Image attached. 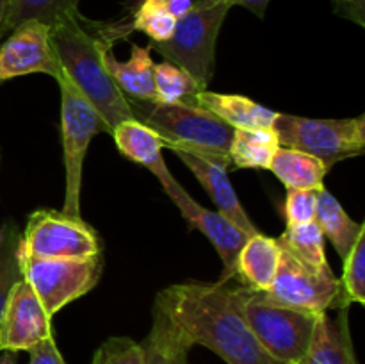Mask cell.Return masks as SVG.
I'll list each match as a JSON object with an SVG mask.
<instances>
[{"label": "cell", "instance_id": "1", "mask_svg": "<svg viewBox=\"0 0 365 364\" xmlns=\"http://www.w3.org/2000/svg\"><path fill=\"white\" fill-rule=\"evenodd\" d=\"M155 302L189 341L212 350L228 364H282L257 341L234 289L216 284H175L163 289Z\"/></svg>", "mask_w": 365, "mask_h": 364}, {"label": "cell", "instance_id": "2", "mask_svg": "<svg viewBox=\"0 0 365 364\" xmlns=\"http://www.w3.org/2000/svg\"><path fill=\"white\" fill-rule=\"evenodd\" d=\"M82 21V14L57 21L50 27V43L64 75L98 111L110 134L120 121L135 116L103 63V52L110 41L106 36L91 34Z\"/></svg>", "mask_w": 365, "mask_h": 364}, {"label": "cell", "instance_id": "3", "mask_svg": "<svg viewBox=\"0 0 365 364\" xmlns=\"http://www.w3.org/2000/svg\"><path fill=\"white\" fill-rule=\"evenodd\" d=\"M135 120L148 125L163 138L164 148L185 150L207 157L228 170L234 131L212 113L191 100L178 103L138 102L128 100Z\"/></svg>", "mask_w": 365, "mask_h": 364}, {"label": "cell", "instance_id": "4", "mask_svg": "<svg viewBox=\"0 0 365 364\" xmlns=\"http://www.w3.org/2000/svg\"><path fill=\"white\" fill-rule=\"evenodd\" d=\"M234 295L257 341L282 364H299L307 355L321 313L277 303L262 291L241 284Z\"/></svg>", "mask_w": 365, "mask_h": 364}, {"label": "cell", "instance_id": "5", "mask_svg": "<svg viewBox=\"0 0 365 364\" xmlns=\"http://www.w3.org/2000/svg\"><path fill=\"white\" fill-rule=\"evenodd\" d=\"M230 6L223 2L195 4L187 14L177 20L173 36L168 41L152 43L164 61L184 68L203 88H209L216 66V43L221 25Z\"/></svg>", "mask_w": 365, "mask_h": 364}, {"label": "cell", "instance_id": "6", "mask_svg": "<svg viewBox=\"0 0 365 364\" xmlns=\"http://www.w3.org/2000/svg\"><path fill=\"white\" fill-rule=\"evenodd\" d=\"M273 131L280 146L310 153L328 168L360 156L365 148V114L339 120H317L278 113L273 121Z\"/></svg>", "mask_w": 365, "mask_h": 364}, {"label": "cell", "instance_id": "7", "mask_svg": "<svg viewBox=\"0 0 365 364\" xmlns=\"http://www.w3.org/2000/svg\"><path fill=\"white\" fill-rule=\"evenodd\" d=\"M61 89V141L64 161V203L63 213L81 216L82 170L89 143L98 132H107L98 111L88 102L73 82L61 74L57 79Z\"/></svg>", "mask_w": 365, "mask_h": 364}, {"label": "cell", "instance_id": "8", "mask_svg": "<svg viewBox=\"0 0 365 364\" xmlns=\"http://www.w3.org/2000/svg\"><path fill=\"white\" fill-rule=\"evenodd\" d=\"M102 256L100 236L82 216L38 209L29 216L20 236V257L27 259H82Z\"/></svg>", "mask_w": 365, "mask_h": 364}, {"label": "cell", "instance_id": "9", "mask_svg": "<svg viewBox=\"0 0 365 364\" xmlns=\"http://www.w3.org/2000/svg\"><path fill=\"white\" fill-rule=\"evenodd\" d=\"M21 277L41 300L46 314L56 316L64 305L88 295L103 271V256L82 259H27L20 257Z\"/></svg>", "mask_w": 365, "mask_h": 364}, {"label": "cell", "instance_id": "10", "mask_svg": "<svg viewBox=\"0 0 365 364\" xmlns=\"http://www.w3.org/2000/svg\"><path fill=\"white\" fill-rule=\"evenodd\" d=\"M262 293L273 302L310 313H328L349 307L344 300L341 278L331 268L312 270L284 250L277 277L269 289Z\"/></svg>", "mask_w": 365, "mask_h": 364}, {"label": "cell", "instance_id": "11", "mask_svg": "<svg viewBox=\"0 0 365 364\" xmlns=\"http://www.w3.org/2000/svg\"><path fill=\"white\" fill-rule=\"evenodd\" d=\"M31 74H45L56 81L63 74L50 43V27L36 20L18 25L0 45V84Z\"/></svg>", "mask_w": 365, "mask_h": 364}, {"label": "cell", "instance_id": "12", "mask_svg": "<svg viewBox=\"0 0 365 364\" xmlns=\"http://www.w3.org/2000/svg\"><path fill=\"white\" fill-rule=\"evenodd\" d=\"M164 193L173 200L175 206L178 207L184 220L191 225L192 228L202 232L207 239L214 245L221 263H223V277L220 282L228 284L232 278H235V263L241 252L242 245L250 234L232 223L227 216H223L217 211H209L207 207L200 206L198 202L191 198L187 191L177 182V178L164 186Z\"/></svg>", "mask_w": 365, "mask_h": 364}, {"label": "cell", "instance_id": "13", "mask_svg": "<svg viewBox=\"0 0 365 364\" xmlns=\"http://www.w3.org/2000/svg\"><path fill=\"white\" fill-rule=\"evenodd\" d=\"M53 335L52 318L25 278L16 282L7 300L0 325V350L29 352L43 339Z\"/></svg>", "mask_w": 365, "mask_h": 364}, {"label": "cell", "instance_id": "14", "mask_svg": "<svg viewBox=\"0 0 365 364\" xmlns=\"http://www.w3.org/2000/svg\"><path fill=\"white\" fill-rule=\"evenodd\" d=\"M171 152L185 164V166L191 170V173L198 178L200 184L203 186L209 196L212 198V202L216 203L217 213H221L223 216H227L232 223L237 225L241 231H245L246 234L253 236L257 234V228L253 225V221L250 220V216L246 214L245 207L241 206L237 198V193L234 191L230 184V178H228V170L221 164L214 163V161L207 159V157L195 156V153H189L185 150L173 148Z\"/></svg>", "mask_w": 365, "mask_h": 364}, {"label": "cell", "instance_id": "15", "mask_svg": "<svg viewBox=\"0 0 365 364\" xmlns=\"http://www.w3.org/2000/svg\"><path fill=\"white\" fill-rule=\"evenodd\" d=\"M150 45H132L128 61H118L113 49H106L103 63L113 77L114 84L128 100L157 102L155 93V63L152 59Z\"/></svg>", "mask_w": 365, "mask_h": 364}, {"label": "cell", "instance_id": "16", "mask_svg": "<svg viewBox=\"0 0 365 364\" xmlns=\"http://www.w3.org/2000/svg\"><path fill=\"white\" fill-rule=\"evenodd\" d=\"M113 138L118 150L123 153L127 159L141 164L143 168L152 171L159 178L160 186H166L173 181V175L168 170L166 161L163 157V138L155 131L145 125L143 121L123 120L113 128Z\"/></svg>", "mask_w": 365, "mask_h": 364}, {"label": "cell", "instance_id": "17", "mask_svg": "<svg viewBox=\"0 0 365 364\" xmlns=\"http://www.w3.org/2000/svg\"><path fill=\"white\" fill-rule=\"evenodd\" d=\"M348 310L349 307H342L335 318L319 314L310 348L299 364H359Z\"/></svg>", "mask_w": 365, "mask_h": 364}, {"label": "cell", "instance_id": "18", "mask_svg": "<svg viewBox=\"0 0 365 364\" xmlns=\"http://www.w3.org/2000/svg\"><path fill=\"white\" fill-rule=\"evenodd\" d=\"M189 100L212 113L232 128H273V121L278 114L262 103L253 102L248 96L209 91V88L198 91Z\"/></svg>", "mask_w": 365, "mask_h": 364}, {"label": "cell", "instance_id": "19", "mask_svg": "<svg viewBox=\"0 0 365 364\" xmlns=\"http://www.w3.org/2000/svg\"><path fill=\"white\" fill-rule=\"evenodd\" d=\"M282 248L278 239L266 234L250 236L235 263V278L257 291H267L280 266Z\"/></svg>", "mask_w": 365, "mask_h": 364}, {"label": "cell", "instance_id": "20", "mask_svg": "<svg viewBox=\"0 0 365 364\" xmlns=\"http://www.w3.org/2000/svg\"><path fill=\"white\" fill-rule=\"evenodd\" d=\"M145 364H187L192 343L187 335L170 320L163 307L153 302L152 328L145 341Z\"/></svg>", "mask_w": 365, "mask_h": 364}, {"label": "cell", "instance_id": "21", "mask_svg": "<svg viewBox=\"0 0 365 364\" xmlns=\"http://www.w3.org/2000/svg\"><path fill=\"white\" fill-rule=\"evenodd\" d=\"M314 221L319 225L324 239H330L342 261L348 257L349 250L365 231V225L351 220L341 202L327 188H321L317 191V209Z\"/></svg>", "mask_w": 365, "mask_h": 364}, {"label": "cell", "instance_id": "22", "mask_svg": "<svg viewBox=\"0 0 365 364\" xmlns=\"http://www.w3.org/2000/svg\"><path fill=\"white\" fill-rule=\"evenodd\" d=\"M269 170L287 189H321L330 168L317 157L302 150L278 146Z\"/></svg>", "mask_w": 365, "mask_h": 364}, {"label": "cell", "instance_id": "23", "mask_svg": "<svg viewBox=\"0 0 365 364\" xmlns=\"http://www.w3.org/2000/svg\"><path fill=\"white\" fill-rule=\"evenodd\" d=\"M278 146L280 143L273 128H235L230 163L241 170H269Z\"/></svg>", "mask_w": 365, "mask_h": 364}, {"label": "cell", "instance_id": "24", "mask_svg": "<svg viewBox=\"0 0 365 364\" xmlns=\"http://www.w3.org/2000/svg\"><path fill=\"white\" fill-rule=\"evenodd\" d=\"M78 2L81 0H11L0 27V39L24 21L36 20L52 27L64 18L78 16Z\"/></svg>", "mask_w": 365, "mask_h": 364}, {"label": "cell", "instance_id": "25", "mask_svg": "<svg viewBox=\"0 0 365 364\" xmlns=\"http://www.w3.org/2000/svg\"><path fill=\"white\" fill-rule=\"evenodd\" d=\"M324 236L316 221L302 225H287L284 234L278 238V245L284 252L294 257L312 270L330 268L324 248Z\"/></svg>", "mask_w": 365, "mask_h": 364}, {"label": "cell", "instance_id": "26", "mask_svg": "<svg viewBox=\"0 0 365 364\" xmlns=\"http://www.w3.org/2000/svg\"><path fill=\"white\" fill-rule=\"evenodd\" d=\"M20 228L14 221H7L0 227V325H2L4 310L11 291L20 282Z\"/></svg>", "mask_w": 365, "mask_h": 364}, {"label": "cell", "instance_id": "27", "mask_svg": "<svg viewBox=\"0 0 365 364\" xmlns=\"http://www.w3.org/2000/svg\"><path fill=\"white\" fill-rule=\"evenodd\" d=\"M203 88L191 74L170 61L155 64V93L159 103H178L191 98Z\"/></svg>", "mask_w": 365, "mask_h": 364}, {"label": "cell", "instance_id": "28", "mask_svg": "<svg viewBox=\"0 0 365 364\" xmlns=\"http://www.w3.org/2000/svg\"><path fill=\"white\" fill-rule=\"evenodd\" d=\"M341 277L342 293L348 305L365 303V231L359 236L344 261Z\"/></svg>", "mask_w": 365, "mask_h": 364}, {"label": "cell", "instance_id": "29", "mask_svg": "<svg viewBox=\"0 0 365 364\" xmlns=\"http://www.w3.org/2000/svg\"><path fill=\"white\" fill-rule=\"evenodd\" d=\"M177 27V18L171 16L166 9L141 2L134 13L130 31L145 32L152 43H163L173 36Z\"/></svg>", "mask_w": 365, "mask_h": 364}, {"label": "cell", "instance_id": "30", "mask_svg": "<svg viewBox=\"0 0 365 364\" xmlns=\"http://www.w3.org/2000/svg\"><path fill=\"white\" fill-rule=\"evenodd\" d=\"M91 364H145V348L130 338H109L96 350Z\"/></svg>", "mask_w": 365, "mask_h": 364}, {"label": "cell", "instance_id": "31", "mask_svg": "<svg viewBox=\"0 0 365 364\" xmlns=\"http://www.w3.org/2000/svg\"><path fill=\"white\" fill-rule=\"evenodd\" d=\"M317 191L319 189H287L284 207L287 225H302L316 220Z\"/></svg>", "mask_w": 365, "mask_h": 364}, {"label": "cell", "instance_id": "32", "mask_svg": "<svg viewBox=\"0 0 365 364\" xmlns=\"http://www.w3.org/2000/svg\"><path fill=\"white\" fill-rule=\"evenodd\" d=\"M29 355H31L29 364H64V359L61 355L59 348H57L53 335H48L41 343L32 346L29 350Z\"/></svg>", "mask_w": 365, "mask_h": 364}, {"label": "cell", "instance_id": "33", "mask_svg": "<svg viewBox=\"0 0 365 364\" xmlns=\"http://www.w3.org/2000/svg\"><path fill=\"white\" fill-rule=\"evenodd\" d=\"M337 13L365 27V0H344L342 6L337 7Z\"/></svg>", "mask_w": 365, "mask_h": 364}, {"label": "cell", "instance_id": "34", "mask_svg": "<svg viewBox=\"0 0 365 364\" xmlns=\"http://www.w3.org/2000/svg\"><path fill=\"white\" fill-rule=\"evenodd\" d=\"M214 2H223L228 6H241L246 7L248 11H252L255 16L264 18L266 16V9L269 6L271 0H195V4H214Z\"/></svg>", "mask_w": 365, "mask_h": 364}, {"label": "cell", "instance_id": "35", "mask_svg": "<svg viewBox=\"0 0 365 364\" xmlns=\"http://www.w3.org/2000/svg\"><path fill=\"white\" fill-rule=\"evenodd\" d=\"M18 352L13 350H0V364H16Z\"/></svg>", "mask_w": 365, "mask_h": 364}, {"label": "cell", "instance_id": "36", "mask_svg": "<svg viewBox=\"0 0 365 364\" xmlns=\"http://www.w3.org/2000/svg\"><path fill=\"white\" fill-rule=\"evenodd\" d=\"M9 4H11V0H0V27H2V21H4V18H6Z\"/></svg>", "mask_w": 365, "mask_h": 364}, {"label": "cell", "instance_id": "37", "mask_svg": "<svg viewBox=\"0 0 365 364\" xmlns=\"http://www.w3.org/2000/svg\"><path fill=\"white\" fill-rule=\"evenodd\" d=\"M334 2H335V6H342V2H344V0H334Z\"/></svg>", "mask_w": 365, "mask_h": 364}, {"label": "cell", "instance_id": "38", "mask_svg": "<svg viewBox=\"0 0 365 364\" xmlns=\"http://www.w3.org/2000/svg\"><path fill=\"white\" fill-rule=\"evenodd\" d=\"M0 163H2V152H0Z\"/></svg>", "mask_w": 365, "mask_h": 364}]
</instances>
